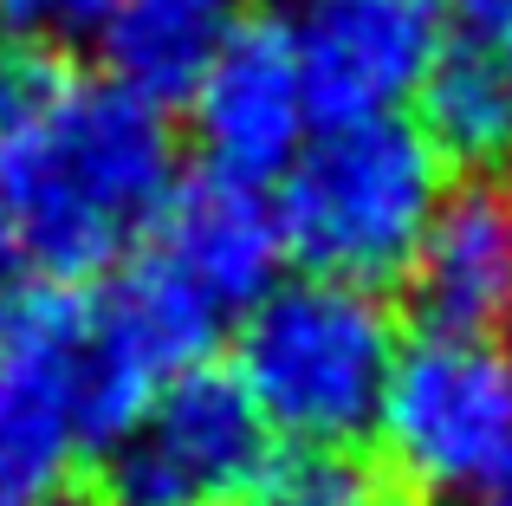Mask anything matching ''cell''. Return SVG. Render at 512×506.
Returning <instances> with one entry per match:
<instances>
[{"mask_svg":"<svg viewBox=\"0 0 512 506\" xmlns=\"http://www.w3.org/2000/svg\"><path fill=\"white\" fill-rule=\"evenodd\" d=\"M175 195L163 104L111 72L0 65V286L111 273Z\"/></svg>","mask_w":512,"mask_h":506,"instance_id":"1","label":"cell"},{"mask_svg":"<svg viewBox=\"0 0 512 506\" xmlns=\"http://www.w3.org/2000/svg\"><path fill=\"white\" fill-rule=\"evenodd\" d=\"M402 357L396 318L376 286L299 273L279 279L234 338V383L273 442L292 448H350L376 435L389 370Z\"/></svg>","mask_w":512,"mask_h":506,"instance_id":"2","label":"cell"},{"mask_svg":"<svg viewBox=\"0 0 512 506\" xmlns=\"http://www.w3.org/2000/svg\"><path fill=\"white\" fill-rule=\"evenodd\" d=\"M441 163L448 156L435 150V137L409 117L325 124L292 156L273 195L286 253L305 260V273L350 279V286H383L409 273L448 195Z\"/></svg>","mask_w":512,"mask_h":506,"instance_id":"3","label":"cell"},{"mask_svg":"<svg viewBox=\"0 0 512 506\" xmlns=\"http://www.w3.org/2000/svg\"><path fill=\"white\" fill-rule=\"evenodd\" d=\"M376 448L415 494L454 506L512 487V338L422 331L402 344Z\"/></svg>","mask_w":512,"mask_h":506,"instance_id":"4","label":"cell"},{"mask_svg":"<svg viewBox=\"0 0 512 506\" xmlns=\"http://www.w3.org/2000/svg\"><path fill=\"white\" fill-rule=\"evenodd\" d=\"M273 429L234 370H182L98 448V506H234L273 481Z\"/></svg>","mask_w":512,"mask_h":506,"instance_id":"5","label":"cell"},{"mask_svg":"<svg viewBox=\"0 0 512 506\" xmlns=\"http://www.w3.org/2000/svg\"><path fill=\"white\" fill-rule=\"evenodd\" d=\"M85 448V299L20 286L0 305V506H59Z\"/></svg>","mask_w":512,"mask_h":506,"instance_id":"6","label":"cell"},{"mask_svg":"<svg viewBox=\"0 0 512 506\" xmlns=\"http://www.w3.org/2000/svg\"><path fill=\"white\" fill-rule=\"evenodd\" d=\"M318 130L402 117L441 65V7L435 0H312L292 26Z\"/></svg>","mask_w":512,"mask_h":506,"instance_id":"7","label":"cell"},{"mask_svg":"<svg viewBox=\"0 0 512 506\" xmlns=\"http://www.w3.org/2000/svg\"><path fill=\"white\" fill-rule=\"evenodd\" d=\"M143 260L227 325V318H247L279 286V266L292 253L266 182L201 169L195 182H175L169 208L143 241Z\"/></svg>","mask_w":512,"mask_h":506,"instance_id":"8","label":"cell"},{"mask_svg":"<svg viewBox=\"0 0 512 506\" xmlns=\"http://www.w3.org/2000/svg\"><path fill=\"white\" fill-rule=\"evenodd\" d=\"M182 104L195 117V143L208 156V169L240 176V182L286 176L318 124L312 98H305L292 26H279V20L240 26Z\"/></svg>","mask_w":512,"mask_h":506,"instance_id":"9","label":"cell"},{"mask_svg":"<svg viewBox=\"0 0 512 506\" xmlns=\"http://www.w3.org/2000/svg\"><path fill=\"white\" fill-rule=\"evenodd\" d=\"M409 299L428 331H512V189L474 176L441 195L422 253L409 260Z\"/></svg>","mask_w":512,"mask_h":506,"instance_id":"10","label":"cell"},{"mask_svg":"<svg viewBox=\"0 0 512 506\" xmlns=\"http://www.w3.org/2000/svg\"><path fill=\"white\" fill-rule=\"evenodd\" d=\"M247 0H117V20L104 26L111 78L143 91L150 104L188 98L214 52L247 26Z\"/></svg>","mask_w":512,"mask_h":506,"instance_id":"11","label":"cell"},{"mask_svg":"<svg viewBox=\"0 0 512 506\" xmlns=\"http://www.w3.org/2000/svg\"><path fill=\"white\" fill-rule=\"evenodd\" d=\"M422 130L441 156L461 163H500L512 150V85L500 46H454L422 85Z\"/></svg>","mask_w":512,"mask_h":506,"instance_id":"12","label":"cell"},{"mask_svg":"<svg viewBox=\"0 0 512 506\" xmlns=\"http://www.w3.org/2000/svg\"><path fill=\"white\" fill-rule=\"evenodd\" d=\"M266 487L286 506H370V474L363 461H350V448H299Z\"/></svg>","mask_w":512,"mask_h":506,"instance_id":"13","label":"cell"},{"mask_svg":"<svg viewBox=\"0 0 512 506\" xmlns=\"http://www.w3.org/2000/svg\"><path fill=\"white\" fill-rule=\"evenodd\" d=\"M117 20V0H0V33H20L33 46H85L104 39Z\"/></svg>","mask_w":512,"mask_h":506,"instance_id":"14","label":"cell"},{"mask_svg":"<svg viewBox=\"0 0 512 506\" xmlns=\"http://www.w3.org/2000/svg\"><path fill=\"white\" fill-rule=\"evenodd\" d=\"M441 20H454L474 46H512V0H435Z\"/></svg>","mask_w":512,"mask_h":506,"instance_id":"15","label":"cell"},{"mask_svg":"<svg viewBox=\"0 0 512 506\" xmlns=\"http://www.w3.org/2000/svg\"><path fill=\"white\" fill-rule=\"evenodd\" d=\"M461 506H512V487H500V494H480V500H461Z\"/></svg>","mask_w":512,"mask_h":506,"instance_id":"16","label":"cell"},{"mask_svg":"<svg viewBox=\"0 0 512 506\" xmlns=\"http://www.w3.org/2000/svg\"><path fill=\"white\" fill-rule=\"evenodd\" d=\"M234 506H286V500H279L273 487H266V494H247V500H234Z\"/></svg>","mask_w":512,"mask_h":506,"instance_id":"17","label":"cell"},{"mask_svg":"<svg viewBox=\"0 0 512 506\" xmlns=\"http://www.w3.org/2000/svg\"><path fill=\"white\" fill-rule=\"evenodd\" d=\"M500 59H506V85H512V46H506V52H500Z\"/></svg>","mask_w":512,"mask_h":506,"instance_id":"18","label":"cell"},{"mask_svg":"<svg viewBox=\"0 0 512 506\" xmlns=\"http://www.w3.org/2000/svg\"><path fill=\"white\" fill-rule=\"evenodd\" d=\"M305 7H312V0H305Z\"/></svg>","mask_w":512,"mask_h":506,"instance_id":"19","label":"cell"}]
</instances>
